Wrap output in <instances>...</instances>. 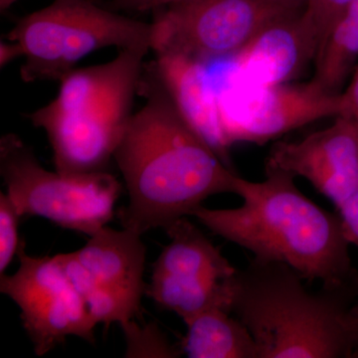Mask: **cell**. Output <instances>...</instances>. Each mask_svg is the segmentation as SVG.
I'll return each instance as SVG.
<instances>
[{"label":"cell","mask_w":358,"mask_h":358,"mask_svg":"<svg viewBox=\"0 0 358 358\" xmlns=\"http://www.w3.org/2000/svg\"><path fill=\"white\" fill-rule=\"evenodd\" d=\"M18 0H0V10L1 13H6L9 7L13 6Z\"/></svg>","instance_id":"obj_24"},{"label":"cell","mask_w":358,"mask_h":358,"mask_svg":"<svg viewBox=\"0 0 358 358\" xmlns=\"http://www.w3.org/2000/svg\"><path fill=\"white\" fill-rule=\"evenodd\" d=\"M164 231L171 241L154 264L145 294L185 322L211 308L229 310L237 268L187 217Z\"/></svg>","instance_id":"obj_9"},{"label":"cell","mask_w":358,"mask_h":358,"mask_svg":"<svg viewBox=\"0 0 358 358\" xmlns=\"http://www.w3.org/2000/svg\"><path fill=\"white\" fill-rule=\"evenodd\" d=\"M280 2L287 7V8L291 9L294 13H299V9L303 3L306 4L307 0H279Z\"/></svg>","instance_id":"obj_23"},{"label":"cell","mask_w":358,"mask_h":358,"mask_svg":"<svg viewBox=\"0 0 358 358\" xmlns=\"http://www.w3.org/2000/svg\"><path fill=\"white\" fill-rule=\"evenodd\" d=\"M121 327L127 345L124 357L176 358L182 355L180 346L173 345L155 324L141 326L131 320Z\"/></svg>","instance_id":"obj_16"},{"label":"cell","mask_w":358,"mask_h":358,"mask_svg":"<svg viewBox=\"0 0 358 358\" xmlns=\"http://www.w3.org/2000/svg\"><path fill=\"white\" fill-rule=\"evenodd\" d=\"M150 51L121 49L109 62L77 68L59 82L50 103L26 115L46 133L56 171H105L133 117Z\"/></svg>","instance_id":"obj_4"},{"label":"cell","mask_w":358,"mask_h":358,"mask_svg":"<svg viewBox=\"0 0 358 358\" xmlns=\"http://www.w3.org/2000/svg\"><path fill=\"white\" fill-rule=\"evenodd\" d=\"M180 350L189 358H260L243 322L225 308L205 310L185 322Z\"/></svg>","instance_id":"obj_14"},{"label":"cell","mask_w":358,"mask_h":358,"mask_svg":"<svg viewBox=\"0 0 358 358\" xmlns=\"http://www.w3.org/2000/svg\"><path fill=\"white\" fill-rule=\"evenodd\" d=\"M0 173L21 217L39 216L90 237L114 217L122 190L121 183L106 171L85 174L47 171L32 148L14 134L0 140Z\"/></svg>","instance_id":"obj_6"},{"label":"cell","mask_w":358,"mask_h":358,"mask_svg":"<svg viewBox=\"0 0 358 358\" xmlns=\"http://www.w3.org/2000/svg\"><path fill=\"white\" fill-rule=\"evenodd\" d=\"M23 56L24 54L20 43L11 40H2L0 43V67H6L9 63Z\"/></svg>","instance_id":"obj_22"},{"label":"cell","mask_w":358,"mask_h":358,"mask_svg":"<svg viewBox=\"0 0 358 358\" xmlns=\"http://www.w3.org/2000/svg\"><path fill=\"white\" fill-rule=\"evenodd\" d=\"M138 95L145 103L114 159L129 194L117 217L143 235L189 217L208 197L233 193L237 174L186 119L157 59L143 65Z\"/></svg>","instance_id":"obj_1"},{"label":"cell","mask_w":358,"mask_h":358,"mask_svg":"<svg viewBox=\"0 0 358 358\" xmlns=\"http://www.w3.org/2000/svg\"><path fill=\"white\" fill-rule=\"evenodd\" d=\"M320 38L303 13L267 26L231 61L228 84L291 83L315 62Z\"/></svg>","instance_id":"obj_13"},{"label":"cell","mask_w":358,"mask_h":358,"mask_svg":"<svg viewBox=\"0 0 358 358\" xmlns=\"http://www.w3.org/2000/svg\"><path fill=\"white\" fill-rule=\"evenodd\" d=\"M4 39L22 47L24 83L60 82L80 61L103 48L152 50V25L92 0H54L18 20Z\"/></svg>","instance_id":"obj_5"},{"label":"cell","mask_w":358,"mask_h":358,"mask_svg":"<svg viewBox=\"0 0 358 358\" xmlns=\"http://www.w3.org/2000/svg\"><path fill=\"white\" fill-rule=\"evenodd\" d=\"M352 2V0H307L303 13L317 32L320 45Z\"/></svg>","instance_id":"obj_18"},{"label":"cell","mask_w":358,"mask_h":358,"mask_svg":"<svg viewBox=\"0 0 358 358\" xmlns=\"http://www.w3.org/2000/svg\"><path fill=\"white\" fill-rule=\"evenodd\" d=\"M218 109L228 148L239 143L262 145L320 120L338 117L341 93H331L313 79L275 86L228 84L219 94Z\"/></svg>","instance_id":"obj_11"},{"label":"cell","mask_w":358,"mask_h":358,"mask_svg":"<svg viewBox=\"0 0 358 358\" xmlns=\"http://www.w3.org/2000/svg\"><path fill=\"white\" fill-rule=\"evenodd\" d=\"M346 240L358 247V189L336 207Z\"/></svg>","instance_id":"obj_19"},{"label":"cell","mask_w":358,"mask_h":358,"mask_svg":"<svg viewBox=\"0 0 358 358\" xmlns=\"http://www.w3.org/2000/svg\"><path fill=\"white\" fill-rule=\"evenodd\" d=\"M141 237L126 228L103 226L83 248L56 255L96 324L121 326L141 313L148 287L147 248Z\"/></svg>","instance_id":"obj_8"},{"label":"cell","mask_w":358,"mask_h":358,"mask_svg":"<svg viewBox=\"0 0 358 358\" xmlns=\"http://www.w3.org/2000/svg\"><path fill=\"white\" fill-rule=\"evenodd\" d=\"M313 79L327 91L343 93L358 64V0H352L320 45Z\"/></svg>","instance_id":"obj_15"},{"label":"cell","mask_w":358,"mask_h":358,"mask_svg":"<svg viewBox=\"0 0 358 358\" xmlns=\"http://www.w3.org/2000/svg\"><path fill=\"white\" fill-rule=\"evenodd\" d=\"M20 214L6 193H0V274L17 256L21 241L18 234Z\"/></svg>","instance_id":"obj_17"},{"label":"cell","mask_w":358,"mask_h":358,"mask_svg":"<svg viewBox=\"0 0 358 358\" xmlns=\"http://www.w3.org/2000/svg\"><path fill=\"white\" fill-rule=\"evenodd\" d=\"M306 282L286 264L253 259L231 278L230 313L260 358H358L355 300Z\"/></svg>","instance_id":"obj_3"},{"label":"cell","mask_w":358,"mask_h":358,"mask_svg":"<svg viewBox=\"0 0 358 358\" xmlns=\"http://www.w3.org/2000/svg\"><path fill=\"white\" fill-rule=\"evenodd\" d=\"M266 169L305 178L338 207L358 189V129L345 115L296 141L274 143Z\"/></svg>","instance_id":"obj_12"},{"label":"cell","mask_w":358,"mask_h":358,"mask_svg":"<svg viewBox=\"0 0 358 358\" xmlns=\"http://www.w3.org/2000/svg\"><path fill=\"white\" fill-rule=\"evenodd\" d=\"M155 13L157 59L209 63L236 55L267 26L300 13L279 0H189Z\"/></svg>","instance_id":"obj_7"},{"label":"cell","mask_w":358,"mask_h":358,"mask_svg":"<svg viewBox=\"0 0 358 358\" xmlns=\"http://www.w3.org/2000/svg\"><path fill=\"white\" fill-rule=\"evenodd\" d=\"M189 0H112V8L115 11L126 13H148L157 11L174 4L182 3Z\"/></svg>","instance_id":"obj_20"},{"label":"cell","mask_w":358,"mask_h":358,"mask_svg":"<svg viewBox=\"0 0 358 358\" xmlns=\"http://www.w3.org/2000/svg\"><path fill=\"white\" fill-rule=\"evenodd\" d=\"M352 120L358 129V64L352 73L346 88L341 93V113Z\"/></svg>","instance_id":"obj_21"},{"label":"cell","mask_w":358,"mask_h":358,"mask_svg":"<svg viewBox=\"0 0 358 358\" xmlns=\"http://www.w3.org/2000/svg\"><path fill=\"white\" fill-rule=\"evenodd\" d=\"M17 257V271L0 275V292L20 308L35 355L43 357L68 336L95 343L96 322L56 256L28 255L21 241Z\"/></svg>","instance_id":"obj_10"},{"label":"cell","mask_w":358,"mask_h":358,"mask_svg":"<svg viewBox=\"0 0 358 358\" xmlns=\"http://www.w3.org/2000/svg\"><path fill=\"white\" fill-rule=\"evenodd\" d=\"M233 194L241 206L197 207L196 218L214 234L246 249L256 260L286 264L307 282L357 300L358 271L338 212L308 199L291 174L266 169L259 182L236 176Z\"/></svg>","instance_id":"obj_2"}]
</instances>
